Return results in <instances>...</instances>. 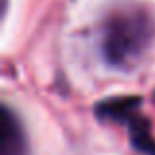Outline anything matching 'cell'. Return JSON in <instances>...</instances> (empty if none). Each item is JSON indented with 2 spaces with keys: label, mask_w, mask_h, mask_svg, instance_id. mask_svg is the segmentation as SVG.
Here are the masks:
<instances>
[{
  "label": "cell",
  "mask_w": 155,
  "mask_h": 155,
  "mask_svg": "<svg viewBox=\"0 0 155 155\" xmlns=\"http://www.w3.org/2000/svg\"><path fill=\"white\" fill-rule=\"evenodd\" d=\"M153 26L143 16H120L108 28L104 39L106 59L114 65H126L134 61L149 45Z\"/></svg>",
  "instance_id": "cell-1"
},
{
  "label": "cell",
  "mask_w": 155,
  "mask_h": 155,
  "mask_svg": "<svg viewBox=\"0 0 155 155\" xmlns=\"http://www.w3.org/2000/svg\"><path fill=\"white\" fill-rule=\"evenodd\" d=\"M2 147L0 155H26V140L16 118L8 108L2 110Z\"/></svg>",
  "instance_id": "cell-2"
},
{
  "label": "cell",
  "mask_w": 155,
  "mask_h": 155,
  "mask_svg": "<svg viewBox=\"0 0 155 155\" xmlns=\"http://www.w3.org/2000/svg\"><path fill=\"white\" fill-rule=\"evenodd\" d=\"M141 100L137 96H120V98H112V100H104L96 106V114L100 118H108V120H116V122H126L128 124L134 116L136 110L140 106Z\"/></svg>",
  "instance_id": "cell-3"
},
{
  "label": "cell",
  "mask_w": 155,
  "mask_h": 155,
  "mask_svg": "<svg viewBox=\"0 0 155 155\" xmlns=\"http://www.w3.org/2000/svg\"><path fill=\"white\" fill-rule=\"evenodd\" d=\"M128 132L132 145L143 155H155V137L151 134L149 120L143 116H134L128 122Z\"/></svg>",
  "instance_id": "cell-4"
},
{
  "label": "cell",
  "mask_w": 155,
  "mask_h": 155,
  "mask_svg": "<svg viewBox=\"0 0 155 155\" xmlns=\"http://www.w3.org/2000/svg\"><path fill=\"white\" fill-rule=\"evenodd\" d=\"M153 100H155V94H153Z\"/></svg>",
  "instance_id": "cell-5"
}]
</instances>
